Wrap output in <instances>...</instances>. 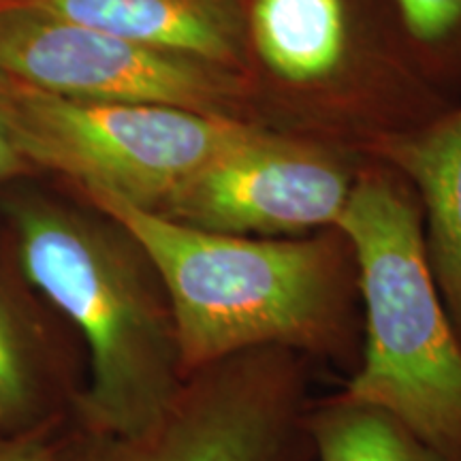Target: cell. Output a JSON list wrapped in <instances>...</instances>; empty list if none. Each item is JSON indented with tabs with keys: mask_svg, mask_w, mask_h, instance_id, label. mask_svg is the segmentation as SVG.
I'll list each match as a JSON object with an SVG mask.
<instances>
[{
	"mask_svg": "<svg viewBox=\"0 0 461 461\" xmlns=\"http://www.w3.org/2000/svg\"><path fill=\"white\" fill-rule=\"evenodd\" d=\"M28 169H32V165L28 163L20 146H17L3 101H0V184L14 180V177L22 176Z\"/></svg>",
	"mask_w": 461,
	"mask_h": 461,
	"instance_id": "15",
	"label": "cell"
},
{
	"mask_svg": "<svg viewBox=\"0 0 461 461\" xmlns=\"http://www.w3.org/2000/svg\"><path fill=\"white\" fill-rule=\"evenodd\" d=\"M99 214L37 194L7 205L22 278L86 346L88 376L73 420L132 436L169 411L188 376L157 269L118 222Z\"/></svg>",
	"mask_w": 461,
	"mask_h": 461,
	"instance_id": "2",
	"label": "cell"
},
{
	"mask_svg": "<svg viewBox=\"0 0 461 461\" xmlns=\"http://www.w3.org/2000/svg\"><path fill=\"white\" fill-rule=\"evenodd\" d=\"M336 229L363 303L361 355L344 393L461 457V338L431 272L417 194L389 173H363Z\"/></svg>",
	"mask_w": 461,
	"mask_h": 461,
	"instance_id": "3",
	"label": "cell"
},
{
	"mask_svg": "<svg viewBox=\"0 0 461 461\" xmlns=\"http://www.w3.org/2000/svg\"><path fill=\"white\" fill-rule=\"evenodd\" d=\"M355 177L338 160L261 131L188 177L157 214L241 238L336 229Z\"/></svg>",
	"mask_w": 461,
	"mask_h": 461,
	"instance_id": "7",
	"label": "cell"
},
{
	"mask_svg": "<svg viewBox=\"0 0 461 461\" xmlns=\"http://www.w3.org/2000/svg\"><path fill=\"white\" fill-rule=\"evenodd\" d=\"M0 73L79 101L227 115L235 79L199 58L132 43L24 0L0 5Z\"/></svg>",
	"mask_w": 461,
	"mask_h": 461,
	"instance_id": "6",
	"label": "cell"
},
{
	"mask_svg": "<svg viewBox=\"0 0 461 461\" xmlns=\"http://www.w3.org/2000/svg\"><path fill=\"white\" fill-rule=\"evenodd\" d=\"M258 56L288 82H316L346 51L342 0H255L250 15Z\"/></svg>",
	"mask_w": 461,
	"mask_h": 461,
	"instance_id": "11",
	"label": "cell"
},
{
	"mask_svg": "<svg viewBox=\"0 0 461 461\" xmlns=\"http://www.w3.org/2000/svg\"><path fill=\"white\" fill-rule=\"evenodd\" d=\"M157 269L171 303L186 376L255 348H286L355 372L361 355L357 272L338 229L312 238L201 230L105 188H82Z\"/></svg>",
	"mask_w": 461,
	"mask_h": 461,
	"instance_id": "1",
	"label": "cell"
},
{
	"mask_svg": "<svg viewBox=\"0 0 461 461\" xmlns=\"http://www.w3.org/2000/svg\"><path fill=\"white\" fill-rule=\"evenodd\" d=\"M126 41L193 56L227 68L241 56L233 0H24Z\"/></svg>",
	"mask_w": 461,
	"mask_h": 461,
	"instance_id": "9",
	"label": "cell"
},
{
	"mask_svg": "<svg viewBox=\"0 0 461 461\" xmlns=\"http://www.w3.org/2000/svg\"><path fill=\"white\" fill-rule=\"evenodd\" d=\"M77 395L50 322L0 274V431L71 419Z\"/></svg>",
	"mask_w": 461,
	"mask_h": 461,
	"instance_id": "10",
	"label": "cell"
},
{
	"mask_svg": "<svg viewBox=\"0 0 461 461\" xmlns=\"http://www.w3.org/2000/svg\"><path fill=\"white\" fill-rule=\"evenodd\" d=\"M408 32L428 48L461 45V0H397Z\"/></svg>",
	"mask_w": 461,
	"mask_h": 461,
	"instance_id": "13",
	"label": "cell"
},
{
	"mask_svg": "<svg viewBox=\"0 0 461 461\" xmlns=\"http://www.w3.org/2000/svg\"><path fill=\"white\" fill-rule=\"evenodd\" d=\"M308 431L314 461H461L429 445L391 412L344 391L312 400Z\"/></svg>",
	"mask_w": 461,
	"mask_h": 461,
	"instance_id": "12",
	"label": "cell"
},
{
	"mask_svg": "<svg viewBox=\"0 0 461 461\" xmlns=\"http://www.w3.org/2000/svg\"><path fill=\"white\" fill-rule=\"evenodd\" d=\"M310 361L255 348L193 372L169 411L132 436L65 425L56 461H314Z\"/></svg>",
	"mask_w": 461,
	"mask_h": 461,
	"instance_id": "5",
	"label": "cell"
},
{
	"mask_svg": "<svg viewBox=\"0 0 461 461\" xmlns=\"http://www.w3.org/2000/svg\"><path fill=\"white\" fill-rule=\"evenodd\" d=\"M380 149L417 194L431 272L461 338V107Z\"/></svg>",
	"mask_w": 461,
	"mask_h": 461,
	"instance_id": "8",
	"label": "cell"
},
{
	"mask_svg": "<svg viewBox=\"0 0 461 461\" xmlns=\"http://www.w3.org/2000/svg\"><path fill=\"white\" fill-rule=\"evenodd\" d=\"M67 420L26 431H0V461H56Z\"/></svg>",
	"mask_w": 461,
	"mask_h": 461,
	"instance_id": "14",
	"label": "cell"
},
{
	"mask_svg": "<svg viewBox=\"0 0 461 461\" xmlns=\"http://www.w3.org/2000/svg\"><path fill=\"white\" fill-rule=\"evenodd\" d=\"M0 101L32 167L62 173L79 188H105L152 212L207 163L261 132L229 115L67 99L3 73Z\"/></svg>",
	"mask_w": 461,
	"mask_h": 461,
	"instance_id": "4",
	"label": "cell"
}]
</instances>
